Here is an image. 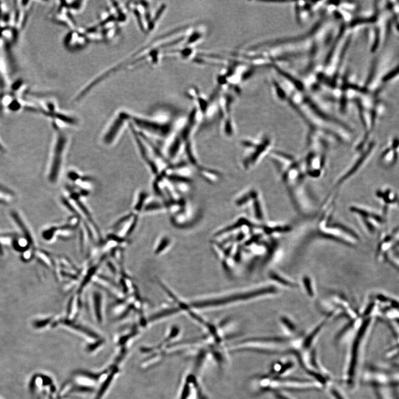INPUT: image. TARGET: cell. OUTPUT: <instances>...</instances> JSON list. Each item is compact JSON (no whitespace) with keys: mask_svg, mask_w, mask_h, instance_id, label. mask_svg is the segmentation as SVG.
Returning a JSON list of instances; mask_svg holds the SVG:
<instances>
[{"mask_svg":"<svg viewBox=\"0 0 399 399\" xmlns=\"http://www.w3.org/2000/svg\"><path fill=\"white\" fill-rule=\"evenodd\" d=\"M279 175L294 210L301 216L315 213L319 205L311 191L301 159L290 152L273 149L268 157Z\"/></svg>","mask_w":399,"mask_h":399,"instance_id":"6da1fadb","label":"cell"},{"mask_svg":"<svg viewBox=\"0 0 399 399\" xmlns=\"http://www.w3.org/2000/svg\"><path fill=\"white\" fill-rule=\"evenodd\" d=\"M330 141L322 134L308 131L304 154L300 159L309 179H319L326 173Z\"/></svg>","mask_w":399,"mask_h":399,"instance_id":"7a4b0ae2","label":"cell"},{"mask_svg":"<svg viewBox=\"0 0 399 399\" xmlns=\"http://www.w3.org/2000/svg\"><path fill=\"white\" fill-rule=\"evenodd\" d=\"M274 139L268 134H262L255 138H245L241 140L243 148L241 165L245 171L253 170L263 160L268 158L274 149Z\"/></svg>","mask_w":399,"mask_h":399,"instance_id":"3957f363","label":"cell"},{"mask_svg":"<svg viewBox=\"0 0 399 399\" xmlns=\"http://www.w3.org/2000/svg\"><path fill=\"white\" fill-rule=\"evenodd\" d=\"M261 392L271 390L311 391L323 389L322 386L312 379L300 378H276L269 375L261 376L256 379Z\"/></svg>","mask_w":399,"mask_h":399,"instance_id":"277c9868","label":"cell"},{"mask_svg":"<svg viewBox=\"0 0 399 399\" xmlns=\"http://www.w3.org/2000/svg\"><path fill=\"white\" fill-rule=\"evenodd\" d=\"M291 340L281 336L263 337L249 339L233 346L234 349L260 352L268 354H291L294 355L297 351L290 346Z\"/></svg>","mask_w":399,"mask_h":399,"instance_id":"5b68a950","label":"cell"},{"mask_svg":"<svg viewBox=\"0 0 399 399\" xmlns=\"http://www.w3.org/2000/svg\"><path fill=\"white\" fill-rule=\"evenodd\" d=\"M235 204L239 208H247L260 222L266 219V207L261 193L256 189H248L239 194L235 200Z\"/></svg>","mask_w":399,"mask_h":399,"instance_id":"8992f818","label":"cell"},{"mask_svg":"<svg viewBox=\"0 0 399 399\" xmlns=\"http://www.w3.org/2000/svg\"><path fill=\"white\" fill-rule=\"evenodd\" d=\"M356 150L359 152V155L356 157L347 167L337 175L331 187L330 190L340 192V190L352 178L358 173L364 165L366 159L369 158L372 150L374 148V144H370L365 148Z\"/></svg>","mask_w":399,"mask_h":399,"instance_id":"52a82bcc","label":"cell"},{"mask_svg":"<svg viewBox=\"0 0 399 399\" xmlns=\"http://www.w3.org/2000/svg\"><path fill=\"white\" fill-rule=\"evenodd\" d=\"M56 136L53 148L50 170L48 173V180L53 184L56 183L59 179L61 169H62L64 158L68 138L66 135L56 128Z\"/></svg>","mask_w":399,"mask_h":399,"instance_id":"ba28073f","label":"cell"},{"mask_svg":"<svg viewBox=\"0 0 399 399\" xmlns=\"http://www.w3.org/2000/svg\"><path fill=\"white\" fill-rule=\"evenodd\" d=\"M132 125L138 128L140 132H145L160 138L168 139L174 133V127L170 122L132 116Z\"/></svg>","mask_w":399,"mask_h":399,"instance_id":"9c48e42d","label":"cell"},{"mask_svg":"<svg viewBox=\"0 0 399 399\" xmlns=\"http://www.w3.org/2000/svg\"><path fill=\"white\" fill-rule=\"evenodd\" d=\"M130 117V115L127 113H120L117 117L115 118L111 125L109 126L108 130L104 134L103 142L106 145H110L114 142L117 138L122 128L125 125V122Z\"/></svg>","mask_w":399,"mask_h":399,"instance_id":"30bf717a","label":"cell"},{"mask_svg":"<svg viewBox=\"0 0 399 399\" xmlns=\"http://www.w3.org/2000/svg\"><path fill=\"white\" fill-rule=\"evenodd\" d=\"M294 368L293 362L291 361L274 362L270 367L268 375L276 378L287 377Z\"/></svg>","mask_w":399,"mask_h":399,"instance_id":"8fae6325","label":"cell"},{"mask_svg":"<svg viewBox=\"0 0 399 399\" xmlns=\"http://www.w3.org/2000/svg\"><path fill=\"white\" fill-rule=\"evenodd\" d=\"M331 399H347L342 391L334 383L326 389Z\"/></svg>","mask_w":399,"mask_h":399,"instance_id":"7c38bea8","label":"cell"},{"mask_svg":"<svg viewBox=\"0 0 399 399\" xmlns=\"http://www.w3.org/2000/svg\"><path fill=\"white\" fill-rule=\"evenodd\" d=\"M267 393L271 395L273 399H294L280 390H271L268 391Z\"/></svg>","mask_w":399,"mask_h":399,"instance_id":"4fadbf2b","label":"cell"},{"mask_svg":"<svg viewBox=\"0 0 399 399\" xmlns=\"http://www.w3.org/2000/svg\"><path fill=\"white\" fill-rule=\"evenodd\" d=\"M281 321L282 323L285 325V327L287 328V329L289 330L292 332H294L296 330V328L295 325L293 324V323L291 322L289 319L286 317H283L281 319Z\"/></svg>","mask_w":399,"mask_h":399,"instance_id":"5bb4252c","label":"cell"},{"mask_svg":"<svg viewBox=\"0 0 399 399\" xmlns=\"http://www.w3.org/2000/svg\"><path fill=\"white\" fill-rule=\"evenodd\" d=\"M303 283L305 290L308 292L310 296H314V291H313L311 285V282L310 279L308 277H305L303 279Z\"/></svg>","mask_w":399,"mask_h":399,"instance_id":"9a60e30c","label":"cell"},{"mask_svg":"<svg viewBox=\"0 0 399 399\" xmlns=\"http://www.w3.org/2000/svg\"><path fill=\"white\" fill-rule=\"evenodd\" d=\"M271 278L273 279L274 280L280 282V283L282 284V285H285L286 286H293L292 284L290 283V282H288L285 280L284 279L281 278L280 276L278 275V274H272L271 275Z\"/></svg>","mask_w":399,"mask_h":399,"instance_id":"2e32d148","label":"cell"}]
</instances>
